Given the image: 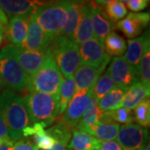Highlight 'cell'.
Instances as JSON below:
<instances>
[{
	"label": "cell",
	"instance_id": "1",
	"mask_svg": "<svg viewBox=\"0 0 150 150\" xmlns=\"http://www.w3.org/2000/svg\"><path fill=\"white\" fill-rule=\"evenodd\" d=\"M22 98L27 108L31 124H39L46 128L59 118V99L56 97L39 92H31Z\"/></svg>",
	"mask_w": 150,
	"mask_h": 150
},
{
	"label": "cell",
	"instance_id": "2",
	"mask_svg": "<svg viewBox=\"0 0 150 150\" xmlns=\"http://www.w3.org/2000/svg\"><path fill=\"white\" fill-rule=\"evenodd\" d=\"M0 76L4 85L13 93L26 90L29 79L17 59L15 46L8 45L0 50Z\"/></svg>",
	"mask_w": 150,
	"mask_h": 150
},
{
	"label": "cell",
	"instance_id": "3",
	"mask_svg": "<svg viewBox=\"0 0 150 150\" xmlns=\"http://www.w3.org/2000/svg\"><path fill=\"white\" fill-rule=\"evenodd\" d=\"M47 50L64 78L73 76L82 64L79 45L70 39L58 36L52 40Z\"/></svg>",
	"mask_w": 150,
	"mask_h": 150
},
{
	"label": "cell",
	"instance_id": "4",
	"mask_svg": "<svg viewBox=\"0 0 150 150\" xmlns=\"http://www.w3.org/2000/svg\"><path fill=\"white\" fill-rule=\"evenodd\" d=\"M64 76L52 57H48L36 74L29 79L25 91L39 92L56 97L59 99L60 86Z\"/></svg>",
	"mask_w": 150,
	"mask_h": 150
},
{
	"label": "cell",
	"instance_id": "5",
	"mask_svg": "<svg viewBox=\"0 0 150 150\" xmlns=\"http://www.w3.org/2000/svg\"><path fill=\"white\" fill-rule=\"evenodd\" d=\"M69 1H59L46 4L34 13L36 20L50 40L58 37L64 25Z\"/></svg>",
	"mask_w": 150,
	"mask_h": 150
},
{
	"label": "cell",
	"instance_id": "6",
	"mask_svg": "<svg viewBox=\"0 0 150 150\" xmlns=\"http://www.w3.org/2000/svg\"><path fill=\"white\" fill-rule=\"evenodd\" d=\"M5 121L9 139L17 141L23 138V131L31 125L27 108L23 98L17 94L11 97L5 112Z\"/></svg>",
	"mask_w": 150,
	"mask_h": 150
},
{
	"label": "cell",
	"instance_id": "7",
	"mask_svg": "<svg viewBox=\"0 0 150 150\" xmlns=\"http://www.w3.org/2000/svg\"><path fill=\"white\" fill-rule=\"evenodd\" d=\"M114 85L127 91L130 87L140 82L139 73L122 57L113 58L107 69Z\"/></svg>",
	"mask_w": 150,
	"mask_h": 150
},
{
	"label": "cell",
	"instance_id": "8",
	"mask_svg": "<svg viewBox=\"0 0 150 150\" xmlns=\"http://www.w3.org/2000/svg\"><path fill=\"white\" fill-rule=\"evenodd\" d=\"M116 139L123 150H143L149 144V131L136 123L123 124Z\"/></svg>",
	"mask_w": 150,
	"mask_h": 150
},
{
	"label": "cell",
	"instance_id": "9",
	"mask_svg": "<svg viewBox=\"0 0 150 150\" xmlns=\"http://www.w3.org/2000/svg\"><path fill=\"white\" fill-rule=\"evenodd\" d=\"M93 88L78 90L71 99L64 112L60 116L61 122L73 129L78 125L88 106L93 96Z\"/></svg>",
	"mask_w": 150,
	"mask_h": 150
},
{
	"label": "cell",
	"instance_id": "10",
	"mask_svg": "<svg viewBox=\"0 0 150 150\" xmlns=\"http://www.w3.org/2000/svg\"><path fill=\"white\" fill-rule=\"evenodd\" d=\"M82 64L92 66L103 72L110 61V56L106 53L103 43L95 38L81 43L79 46Z\"/></svg>",
	"mask_w": 150,
	"mask_h": 150
},
{
	"label": "cell",
	"instance_id": "11",
	"mask_svg": "<svg viewBox=\"0 0 150 150\" xmlns=\"http://www.w3.org/2000/svg\"><path fill=\"white\" fill-rule=\"evenodd\" d=\"M15 48L18 63L21 65L22 69L28 76V79H31L49 57L48 50L30 51L20 47L15 46Z\"/></svg>",
	"mask_w": 150,
	"mask_h": 150
},
{
	"label": "cell",
	"instance_id": "12",
	"mask_svg": "<svg viewBox=\"0 0 150 150\" xmlns=\"http://www.w3.org/2000/svg\"><path fill=\"white\" fill-rule=\"evenodd\" d=\"M52 40L44 33L36 20L33 13L28 18V28L26 38L20 48L30 51H45Z\"/></svg>",
	"mask_w": 150,
	"mask_h": 150
},
{
	"label": "cell",
	"instance_id": "13",
	"mask_svg": "<svg viewBox=\"0 0 150 150\" xmlns=\"http://www.w3.org/2000/svg\"><path fill=\"white\" fill-rule=\"evenodd\" d=\"M88 4L93 35L99 42L103 43L104 38L115 28L114 23L108 18L102 6L97 4L95 2H90Z\"/></svg>",
	"mask_w": 150,
	"mask_h": 150
},
{
	"label": "cell",
	"instance_id": "14",
	"mask_svg": "<svg viewBox=\"0 0 150 150\" xmlns=\"http://www.w3.org/2000/svg\"><path fill=\"white\" fill-rule=\"evenodd\" d=\"M149 13H131L116 23V28L130 39L138 38L149 23Z\"/></svg>",
	"mask_w": 150,
	"mask_h": 150
},
{
	"label": "cell",
	"instance_id": "15",
	"mask_svg": "<svg viewBox=\"0 0 150 150\" xmlns=\"http://www.w3.org/2000/svg\"><path fill=\"white\" fill-rule=\"evenodd\" d=\"M47 2L29 0H0V8L5 14L11 17L29 18L33 13L46 4Z\"/></svg>",
	"mask_w": 150,
	"mask_h": 150
},
{
	"label": "cell",
	"instance_id": "16",
	"mask_svg": "<svg viewBox=\"0 0 150 150\" xmlns=\"http://www.w3.org/2000/svg\"><path fill=\"white\" fill-rule=\"evenodd\" d=\"M149 34L145 33L141 37L129 39L128 41V48L123 57L132 67H134L139 73V64L145 49L149 46Z\"/></svg>",
	"mask_w": 150,
	"mask_h": 150
},
{
	"label": "cell",
	"instance_id": "17",
	"mask_svg": "<svg viewBox=\"0 0 150 150\" xmlns=\"http://www.w3.org/2000/svg\"><path fill=\"white\" fill-rule=\"evenodd\" d=\"M28 18L23 17L11 18L6 28V36L10 45L20 47L27 36Z\"/></svg>",
	"mask_w": 150,
	"mask_h": 150
},
{
	"label": "cell",
	"instance_id": "18",
	"mask_svg": "<svg viewBox=\"0 0 150 150\" xmlns=\"http://www.w3.org/2000/svg\"><path fill=\"white\" fill-rule=\"evenodd\" d=\"M102 73L103 71L92 66L81 64L73 76L76 90L78 91L93 88Z\"/></svg>",
	"mask_w": 150,
	"mask_h": 150
},
{
	"label": "cell",
	"instance_id": "19",
	"mask_svg": "<svg viewBox=\"0 0 150 150\" xmlns=\"http://www.w3.org/2000/svg\"><path fill=\"white\" fill-rule=\"evenodd\" d=\"M83 3L84 2L80 1H69L66 21L59 36L73 41L76 28L80 19Z\"/></svg>",
	"mask_w": 150,
	"mask_h": 150
},
{
	"label": "cell",
	"instance_id": "20",
	"mask_svg": "<svg viewBox=\"0 0 150 150\" xmlns=\"http://www.w3.org/2000/svg\"><path fill=\"white\" fill-rule=\"evenodd\" d=\"M102 143L93 136L78 129H72V136L67 149L69 150H100Z\"/></svg>",
	"mask_w": 150,
	"mask_h": 150
},
{
	"label": "cell",
	"instance_id": "21",
	"mask_svg": "<svg viewBox=\"0 0 150 150\" xmlns=\"http://www.w3.org/2000/svg\"><path fill=\"white\" fill-rule=\"evenodd\" d=\"M94 38L93 27H92L91 17H90V8L88 3H83L81 16L78 27L76 28L73 41L75 43H85Z\"/></svg>",
	"mask_w": 150,
	"mask_h": 150
},
{
	"label": "cell",
	"instance_id": "22",
	"mask_svg": "<svg viewBox=\"0 0 150 150\" xmlns=\"http://www.w3.org/2000/svg\"><path fill=\"white\" fill-rule=\"evenodd\" d=\"M150 93V88L143 84L141 82L130 87L127 91L125 92L123 100L119 105V108L123 107L134 109L140 103L149 98Z\"/></svg>",
	"mask_w": 150,
	"mask_h": 150
},
{
	"label": "cell",
	"instance_id": "23",
	"mask_svg": "<svg viewBox=\"0 0 150 150\" xmlns=\"http://www.w3.org/2000/svg\"><path fill=\"white\" fill-rule=\"evenodd\" d=\"M119 128L120 126L117 123L99 122L90 125L84 132L93 136L101 142H108L116 139Z\"/></svg>",
	"mask_w": 150,
	"mask_h": 150
},
{
	"label": "cell",
	"instance_id": "24",
	"mask_svg": "<svg viewBox=\"0 0 150 150\" xmlns=\"http://www.w3.org/2000/svg\"><path fill=\"white\" fill-rule=\"evenodd\" d=\"M76 87L73 76L65 77L60 86L58 102V112L59 118L64 112L69 103L76 93Z\"/></svg>",
	"mask_w": 150,
	"mask_h": 150
},
{
	"label": "cell",
	"instance_id": "25",
	"mask_svg": "<svg viewBox=\"0 0 150 150\" xmlns=\"http://www.w3.org/2000/svg\"><path fill=\"white\" fill-rule=\"evenodd\" d=\"M103 115V111L99 109L98 106V102L94 99V98L92 96L90 103L88 106L83 112L80 121L79 122L78 125L75 127V129H79L82 131H85L90 125L93 123H99Z\"/></svg>",
	"mask_w": 150,
	"mask_h": 150
},
{
	"label": "cell",
	"instance_id": "26",
	"mask_svg": "<svg viewBox=\"0 0 150 150\" xmlns=\"http://www.w3.org/2000/svg\"><path fill=\"white\" fill-rule=\"evenodd\" d=\"M103 43L106 53L114 58L122 57L127 49V43L124 38L115 32L110 33L104 38Z\"/></svg>",
	"mask_w": 150,
	"mask_h": 150
},
{
	"label": "cell",
	"instance_id": "27",
	"mask_svg": "<svg viewBox=\"0 0 150 150\" xmlns=\"http://www.w3.org/2000/svg\"><path fill=\"white\" fill-rule=\"evenodd\" d=\"M125 92L126 91L122 88L115 87L98 102V106L99 109L103 112H108L118 108L123 100Z\"/></svg>",
	"mask_w": 150,
	"mask_h": 150
},
{
	"label": "cell",
	"instance_id": "28",
	"mask_svg": "<svg viewBox=\"0 0 150 150\" xmlns=\"http://www.w3.org/2000/svg\"><path fill=\"white\" fill-rule=\"evenodd\" d=\"M116 86L114 85L110 75L108 72H105L98 79L96 83L93 88V97L97 102H98L107 93L112 90Z\"/></svg>",
	"mask_w": 150,
	"mask_h": 150
},
{
	"label": "cell",
	"instance_id": "29",
	"mask_svg": "<svg viewBox=\"0 0 150 150\" xmlns=\"http://www.w3.org/2000/svg\"><path fill=\"white\" fill-rule=\"evenodd\" d=\"M46 132L55 140V142L61 143L65 146L69 144L72 136V129L60 121L47 129Z\"/></svg>",
	"mask_w": 150,
	"mask_h": 150
},
{
	"label": "cell",
	"instance_id": "30",
	"mask_svg": "<svg viewBox=\"0 0 150 150\" xmlns=\"http://www.w3.org/2000/svg\"><path fill=\"white\" fill-rule=\"evenodd\" d=\"M108 18L112 22H118L125 18L128 13L126 6L121 1H108V3L103 7Z\"/></svg>",
	"mask_w": 150,
	"mask_h": 150
},
{
	"label": "cell",
	"instance_id": "31",
	"mask_svg": "<svg viewBox=\"0 0 150 150\" xmlns=\"http://www.w3.org/2000/svg\"><path fill=\"white\" fill-rule=\"evenodd\" d=\"M134 121L138 124L144 127L149 128L150 125V102L149 98L144 100L134 108Z\"/></svg>",
	"mask_w": 150,
	"mask_h": 150
},
{
	"label": "cell",
	"instance_id": "32",
	"mask_svg": "<svg viewBox=\"0 0 150 150\" xmlns=\"http://www.w3.org/2000/svg\"><path fill=\"white\" fill-rule=\"evenodd\" d=\"M15 93L9 89L0 93V138L9 139L5 121V112L8 103Z\"/></svg>",
	"mask_w": 150,
	"mask_h": 150
},
{
	"label": "cell",
	"instance_id": "33",
	"mask_svg": "<svg viewBox=\"0 0 150 150\" xmlns=\"http://www.w3.org/2000/svg\"><path fill=\"white\" fill-rule=\"evenodd\" d=\"M150 46V45H149ZM148 46L142 57L139 64L140 82L150 88V48Z\"/></svg>",
	"mask_w": 150,
	"mask_h": 150
},
{
	"label": "cell",
	"instance_id": "34",
	"mask_svg": "<svg viewBox=\"0 0 150 150\" xmlns=\"http://www.w3.org/2000/svg\"><path fill=\"white\" fill-rule=\"evenodd\" d=\"M112 119L117 123L128 124L132 123L134 121V112L126 108L120 107L112 111H108Z\"/></svg>",
	"mask_w": 150,
	"mask_h": 150
},
{
	"label": "cell",
	"instance_id": "35",
	"mask_svg": "<svg viewBox=\"0 0 150 150\" xmlns=\"http://www.w3.org/2000/svg\"><path fill=\"white\" fill-rule=\"evenodd\" d=\"M11 150H38L37 146L30 138L23 137L20 139L14 141Z\"/></svg>",
	"mask_w": 150,
	"mask_h": 150
},
{
	"label": "cell",
	"instance_id": "36",
	"mask_svg": "<svg viewBox=\"0 0 150 150\" xmlns=\"http://www.w3.org/2000/svg\"><path fill=\"white\" fill-rule=\"evenodd\" d=\"M149 1H147V0H127L126 5L129 10L136 13V12H140L145 9L149 4Z\"/></svg>",
	"mask_w": 150,
	"mask_h": 150
},
{
	"label": "cell",
	"instance_id": "37",
	"mask_svg": "<svg viewBox=\"0 0 150 150\" xmlns=\"http://www.w3.org/2000/svg\"><path fill=\"white\" fill-rule=\"evenodd\" d=\"M100 150H123L116 141L103 142Z\"/></svg>",
	"mask_w": 150,
	"mask_h": 150
},
{
	"label": "cell",
	"instance_id": "38",
	"mask_svg": "<svg viewBox=\"0 0 150 150\" xmlns=\"http://www.w3.org/2000/svg\"><path fill=\"white\" fill-rule=\"evenodd\" d=\"M8 17L4 13V12L2 10V8H0V24H2L4 27L7 28V25H8Z\"/></svg>",
	"mask_w": 150,
	"mask_h": 150
},
{
	"label": "cell",
	"instance_id": "39",
	"mask_svg": "<svg viewBox=\"0 0 150 150\" xmlns=\"http://www.w3.org/2000/svg\"><path fill=\"white\" fill-rule=\"evenodd\" d=\"M13 143H14V141H13V140H8L6 143L0 146V150H11V148L13 145Z\"/></svg>",
	"mask_w": 150,
	"mask_h": 150
},
{
	"label": "cell",
	"instance_id": "40",
	"mask_svg": "<svg viewBox=\"0 0 150 150\" xmlns=\"http://www.w3.org/2000/svg\"><path fill=\"white\" fill-rule=\"evenodd\" d=\"M48 150H69L67 149V146H65L63 144L61 143H59V142H55L54 145Z\"/></svg>",
	"mask_w": 150,
	"mask_h": 150
},
{
	"label": "cell",
	"instance_id": "41",
	"mask_svg": "<svg viewBox=\"0 0 150 150\" xmlns=\"http://www.w3.org/2000/svg\"><path fill=\"white\" fill-rule=\"evenodd\" d=\"M6 35V28L2 24H0V47L2 45V43L4 40V37Z\"/></svg>",
	"mask_w": 150,
	"mask_h": 150
},
{
	"label": "cell",
	"instance_id": "42",
	"mask_svg": "<svg viewBox=\"0 0 150 150\" xmlns=\"http://www.w3.org/2000/svg\"><path fill=\"white\" fill-rule=\"evenodd\" d=\"M8 140H9V139H4V138H0V146L3 145L4 143H6Z\"/></svg>",
	"mask_w": 150,
	"mask_h": 150
},
{
	"label": "cell",
	"instance_id": "43",
	"mask_svg": "<svg viewBox=\"0 0 150 150\" xmlns=\"http://www.w3.org/2000/svg\"><path fill=\"white\" fill-rule=\"evenodd\" d=\"M4 87H5V85H4V82L2 80V78H1V76H0V92L2 91V89H3Z\"/></svg>",
	"mask_w": 150,
	"mask_h": 150
},
{
	"label": "cell",
	"instance_id": "44",
	"mask_svg": "<svg viewBox=\"0 0 150 150\" xmlns=\"http://www.w3.org/2000/svg\"><path fill=\"white\" fill-rule=\"evenodd\" d=\"M143 150H150V145H149V144H148L146 145L144 148V149H143Z\"/></svg>",
	"mask_w": 150,
	"mask_h": 150
}]
</instances>
